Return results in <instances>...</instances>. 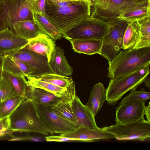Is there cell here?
Here are the masks:
<instances>
[{
  "mask_svg": "<svg viewBox=\"0 0 150 150\" xmlns=\"http://www.w3.org/2000/svg\"><path fill=\"white\" fill-rule=\"evenodd\" d=\"M27 85L40 88L52 93L58 97L61 96L66 91L67 87L63 88L38 80L33 76L26 77Z\"/></svg>",
  "mask_w": 150,
  "mask_h": 150,
  "instance_id": "obj_27",
  "label": "cell"
},
{
  "mask_svg": "<svg viewBox=\"0 0 150 150\" xmlns=\"http://www.w3.org/2000/svg\"><path fill=\"white\" fill-rule=\"evenodd\" d=\"M108 21L110 27L108 33L103 40L100 55L110 62L122 48L124 35L129 22L119 19Z\"/></svg>",
  "mask_w": 150,
  "mask_h": 150,
  "instance_id": "obj_7",
  "label": "cell"
},
{
  "mask_svg": "<svg viewBox=\"0 0 150 150\" xmlns=\"http://www.w3.org/2000/svg\"><path fill=\"white\" fill-rule=\"evenodd\" d=\"M110 27L109 21L98 17L90 16L62 33V37L67 39L103 40L108 33Z\"/></svg>",
  "mask_w": 150,
  "mask_h": 150,
  "instance_id": "obj_6",
  "label": "cell"
},
{
  "mask_svg": "<svg viewBox=\"0 0 150 150\" xmlns=\"http://www.w3.org/2000/svg\"><path fill=\"white\" fill-rule=\"evenodd\" d=\"M150 17V6L137 9L120 15L116 19L129 22L138 21Z\"/></svg>",
  "mask_w": 150,
  "mask_h": 150,
  "instance_id": "obj_31",
  "label": "cell"
},
{
  "mask_svg": "<svg viewBox=\"0 0 150 150\" xmlns=\"http://www.w3.org/2000/svg\"><path fill=\"white\" fill-rule=\"evenodd\" d=\"M104 3V0H96L93 5L96 6L100 8H102Z\"/></svg>",
  "mask_w": 150,
  "mask_h": 150,
  "instance_id": "obj_40",
  "label": "cell"
},
{
  "mask_svg": "<svg viewBox=\"0 0 150 150\" xmlns=\"http://www.w3.org/2000/svg\"><path fill=\"white\" fill-rule=\"evenodd\" d=\"M150 62L125 76L110 79L106 91V101L110 105L117 104L128 91L136 89L149 74Z\"/></svg>",
  "mask_w": 150,
  "mask_h": 150,
  "instance_id": "obj_4",
  "label": "cell"
},
{
  "mask_svg": "<svg viewBox=\"0 0 150 150\" xmlns=\"http://www.w3.org/2000/svg\"><path fill=\"white\" fill-rule=\"evenodd\" d=\"M33 19L38 24L43 33L53 40L61 39L62 33L45 17L38 13L33 12Z\"/></svg>",
  "mask_w": 150,
  "mask_h": 150,
  "instance_id": "obj_24",
  "label": "cell"
},
{
  "mask_svg": "<svg viewBox=\"0 0 150 150\" xmlns=\"http://www.w3.org/2000/svg\"><path fill=\"white\" fill-rule=\"evenodd\" d=\"M45 141L47 142H80L79 140L77 139L70 138L59 136L51 135L50 136L45 137Z\"/></svg>",
  "mask_w": 150,
  "mask_h": 150,
  "instance_id": "obj_35",
  "label": "cell"
},
{
  "mask_svg": "<svg viewBox=\"0 0 150 150\" xmlns=\"http://www.w3.org/2000/svg\"><path fill=\"white\" fill-rule=\"evenodd\" d=\"M35 105L39 115L54 133L70 132L80 127L60 117L54 112L52 107L38 104Z\"/></svg>",
  "mask_w": 150,
  "mask_h": 150,
  "instance_id": "obj_10",
  "label": "cell"
},
{
  "mask_svg": "<svg viewBox=\"0 0 150 150\" xmlns=\"http://www.w3.org/2000/svg\"><path fill=\"white\" fill-rule=\"evenodd\" d=\"M72 107L78 125L92 129L99 128L97 125L95 116L86 105L76 96L72 102Z\"/></svg>",
  "mask_w": 150,
  "mask_h": 150,
  "instance_id": "obj_19",
  "label": "cell"
},
{
  "mask_svg": "<svg viewBox=\"0 0 150 150\" xmlns=\"http://www.w3.org/2000/svg\"><path fill=\"white\" fill-rule=\"evenodd\" d=\"M67 39L70 42L72 49L76 52L90 55L96 54H100L103 44L102 40Z\"/></svg>",
  "mask_w": 150,
  "mask_h": 150,
  "instance_id": "obj_22",
  "label": "cell"
},
{
  "mask_svg": "<svg viewBox=\"0 0 150 150\" xmlns=\"http://www.w3.org/2000/svg\"><path fill=\"white\" fill-rule=\"evenodd\" d=\"M103 129L112 134L117 140L144 141L150 139V122L144 118L125 124L116 123Z\"/></svg>",
  "mask_w": 150,
  "mask_h": 150,
  "instance_id": "obj_8",
  "label": "cell"
},
{
  "mask_svg": "<svg viewBox=\"0 0 150 150\" xmlns=\"http://www.w3.org/2000/svg\"><path fill=\"white\" fill-rule=\"evenodd\" d=\"M34 77L40 80L63 88L67 87L73 81L72 77L56 74H46Z\"/></svg>",
  "mask_w": 150,
  "mask_h": 150,
  "instance_id": "obj_30",
  "label": "cell"
},
{
  "mask_svg": "<svg viewBox=\"0 0 150 150\" xmlns=\"http://www.w3.org/2000/svg\"><path fill=\"white\" fill-rule=\"evenodd\" d=\"M1 76L11 83L18 94L26 98L27 84L25 77L19 76L3 71H2Z\"/></svg>",
  "mask_w": 150,
  "mask_h": 150,
  "instance_id": "obj_29",
  "label": "cell"
},
{
  "mask_svg": "<svg viewBox=\"0 0 150 150\" xmlns=\"http://www.w3.org/2000/svg\"><path fill=\"white\" fill-rule=\"evenodd\" d=\"M3 55H0V76H1L2 70L0 68V65L2 59Z\"/></svg>",
  "mask_w": 150,
  "mask_h": 150,
  "instance_id": "obj_44",
  "label": "cell"
},
{
  "mask_svg": "<svg viewBox=\"0 0 150 150\" xmlns=\"http://www.w3.org/2000/svg\"><path fill=\"white\" fill-rule=\"evenodd\" d=\"M12 132H35L53 135L52 131L39 115L33 101L26 98L9 117Z\"/></svg>",
  "mask_w": 150,
  "mask_h": 150,
  "instance_id": "obj_1",
  "label": "cell"
},
{
  "mask_svg": "<svg viewBox=\"0 0 150 150\" xmlns=\"http://www.w3.org/2000/svg\"><path fill=\"white\" fill-rule=\"evenodd\" d=\"M49 64L55 74L68 77L72 75L73 69L65 58L63 50L59 46H56L50 57Z\"/></svg>",
  "mask_w": 150,
  "mask_h": 150,
  "instance_id": "obj_20",
  "label": "cell"
},
{
  "mask_svg": "<svg viewBox=\"0 0 150 150\" xmlns=\"http://www.w3.org/2000/svg\"><path fill=\"white\" fill-rule=\"evenodd\" d=\"M0 68L2 71L22 77L39 76L33 67L8 54L3 56Z\"/></svg>",
  "mask_w": 150,
  "mask_h": 150,
  "instance_id": "obj_14",
  "label": "cell"
},
{
  "mask_svg": "<svg viewBox=\"0 0 150 150\" xmlns=\"http://www.w3.org/2000/svg\"><path fill=\"white\" fill-rule=\"evenodd\" d=\"M52 39L44 33H41L36 37L28 40L24 47L40 54L46 56L49 62L51 55L56 47Z\"/></svg>",
  "mask_w": 150,
  "mask_h": 150,
  "instance_id": "obj_18",
  "label": "cell"
},
{
  "mask_svg": "<svg viewBox=\"0 0 150 150\" xmlns=\"http://www.w3.org/2000/svg\"><path fill=\"white\" fill-rule=\"evenodd\" d=\"M150 62V47L121 50L111 62H108V76L110 79L122 76Z\"/></svg>",
  "mask_w": 150,
  "mask_h": 150,
  "instance_id": "obj_3",
  "label": "cell"
},
{
  "mask_svg": "<svg viewBox=\"0 0 150 150\" xmlns=\"http://www.w3.org/2000/svg\"><path fill=\"white\" fill-rule=\"evenodd\" d=\"M10 127L9 117L0 119V132L8 130Z\"/></svg>",
  "mask_w": 150,
  "mask_h": 150,
  "instance_id": "obj_38",
  "label": "cell"
},
{
  "mask_svg": "<svg viewBox=\"0 0 150 150\" xmlns=\"http://www.w3.org/2000/svg\"><path fill=\"white\" fill-rule=\"evenodd\" d=\"M91 6L84 0L58 7L46 3L45 16L62 33L91 15Z\"/></svg>",
  "mask_w": 150,
  "mask_h": 150,
  "instance_id": "obj_2",
  "label": "cell"
},
{
  "mask_svg": "<svg viewBox=\"0 0 150 150\" xmlns=\"http://www.w3.org/2000/svg\"><path fill=\"white\" fill-rule=\"evenodd\" d=\"M77 0H46V3L58 7L70 5Z\"/></svg>",
  "mask_w": 150,
  "mask_h": 150,
  "instance_id": "obj_36",
  "label": "cell"
},
{
  "mask_svg": "<svg viewBox=\"0 0 150 150\" xmlns=\"http://www.w3.org/2000/svg\"><path fill=\"white\" fill-rule=\"evenodd\" d=\"M76 94L75 84L72 83L67 86L62 101L52 108L54 112L62 118L79 126L72 107V102Z\"/></svg>",
  "mask_w": 150,
  "mask_h": 150,
  "instance_id": "obj_13",
  "label": "cell"
},
{
  "mask_svg": "<svg viewBox=\"0 0 150 150\" xmlns=\"http://www.w3.org/2000/svg\"><path fill=\"white\" fill-rule=\"evenodd\" d=\"M137 21L139 27V38L133 48L150 47V17Z\"/></svg>",
  "mask_w": 150,
  "mask_h": 150,
  "instance_id": "obj_26",
  "label": "cell"
},
{
  "mask_svg": "<svg viewBox=\"0 0 150 150\" xmlns=\"http://www.w3.org/2000/svg\"><path fill=\"white\" fill-rule=\"evenodd\" d=\"M1 102V98H0V102Z\"/></svg>",
  "mask_w": 150,
  "mask_h": 150,
  "instance_id": "obj_47",
  "label": "cell"
},
{
  "mask_svg": "<svg viewBox=\"0 0 150 150\" xmlns=\"http://www.w3.org/2000/svg\"><path fill=\"white\" fill-rule=\"evenodd\" d=\"M46 1V0H35L32 5L33 12L45 16Z\"/></svg>",
  "mask_w": 150,
  "mask_h": 150,
  "instance_id": "obj_34",
  "label": "cell"
},
{
  "mask_svg": "<svg viewBox=\"0 0 150 150\" xmlns=\"http://www.w3.org/2000/svg\"><path fill=\"white\" fill-rule=\"evenodd\" d=\"M131 90L128 95L122 99L119 105L130 100H137L146 101L150 98V92L146 91L144 88L139 91H137L136 89Z\"/></svg>",
  "mask_w": 150,
  "mask_h": 150,
  "instance_id": "obj_33",
  "label": "cell"
},
{
  "mask_svg": "<svg viewBox=\"0 0 150 150\" xmlns=\"http://www.w3.org/2000/svg\"><path fill=\"white\" fill-rule=\"evenodd\" d=\"M149 6L150 0H110L107 8L105 10L92 6L90 16L109 21L116 19L123 13Z\"/></svg>",
  "mask_w": 150,
  "mask_h": 150,
  "instance_id": "obj_9",
  "label": "cell"
},
{
  "mask_svg": "<svg viewBox=\"0 0 150 150\" xmlns=\"http://www.w3.org/2000/svg\"><path fill=\"white\" fill-rule=\"evenodd\" d=\"M110 0H104L103 7L102 8H100L103 10L106 9L109 5Z\"/></svg>",
  "mask_w": 150,
  "mask_h": 150,
  "instance_id": "obj_41",
  "label": "cell"
},
{
  "mask_svg": "<svg viewBox=\"0 0 150 150\" xmlns=\"http://www.w3.org/2000/svg\"><path fill=\"white\" fill-rule=\"evenodd\" d=\"M60 136L70 138L77 139L80 142H93L100 140H107L115 138L112 134L102 128L92 129L83 127H80L73 131L60 134Z\"/></svg>",
  "mask_w": 150,
  "mask_h": 150,
  "instance_id": "obj_15",
  "label": "cell"
},
{
  "mask_svg": "<svg viewBox=\"0 0 150 150\" xmlns=\"http://www.w3.org/2000/svg\"></svg>",
  "mask_w": 150,
  "mask_h": 150,
  "instance_id": "obj_46",
  "label": "cell"
},
{
  "mask_svg": "<svg viewBox=\"0 0 150 150\" xmlns=\"http://www.w3.org/2000/svg\"><path fill=\"white\" fill-rule=\"evenodd\" d=\"M10 141H30L33 142H42L45 141V137L27 136L26 137H12V139L9 140Z\"/></svg>",
  "mask_w": 150,
  "mask_h": 150,
  "instance_id": "obj_37",
  "label": "cell"
},
{
  "mask_svg": "<svg viewBox=\"0 0 150 150\" xmlns=\"http://www.w3.org/2000/svg\"><path fill=\"white\" fill-rule=\"evenodd\" d=\"M12 31L22 38L29 40L43 33L38 24L34 20L18 21L12 25Z\"/></svg>",
  "mask_w": 150,
  "mask_h": 150,
  "instance_id": "obj_21",
  "label": "cell"
},
{
  "mask_svg": "<svg viewBox=\"0 0 150 150\" xmlns=\"http://www.w3.org/2000/svg\"><path fill=\"white\" fill-rule=\"evenodd\" d=\"M18 94L11 83L8 80L0 76V98L1 102Z\"/></svg>",
  "mask_w": 150,
  "mask_h": 150,
  "instance_id": "obj_32",
  "label": "cell"
},
{
  "mask_svg": "<svg viewBox=\"0 0 150 150\" xmlns=\"http://www.w3.org/2000/svg\"><path fill=\"white\" fill-rule=\"evenodd\" d=\"M139 38V27L137 21L129 22L123 40L122 49L133 48Z\"/></svg>",
  "mask_w": 150,
  "mask_h": 150,
  "instance_id": "obj_25",
  "label": "cell"
},
{
  "mask_svg": "<svg viewBox=\"0 0 150 150\" xmlns=\"http://www.w3.org/2000/svg\"><path fill=\"white\" fill-rule=\"evenodd\" d=\"M144 114L145 115L146 118V121L150 122V103L149 102L148 105L145 106L144 108Z\"/></svg>",
  "mask_w": 150,
  "mask_h": 150,
  "instance_id": "obj_39",
  "label": "cell"
},
{
  "mask_svg": "<svg viewBox=\"0 0 150 150\" xmlns=\"http://www.w3.org/2000/svg\"><path fill=\"white\" fill-rule=\"evenodd\" d=\"M106 91L103 84L100 82L96 83L92 87L86 105L95 116L101 110L106 100Z\"/></svg>",
  "mask_w": 150,
  "mask_h": 150,
  "instance_id": "obj_23",
  "label": "cell"
},
{
  "mask_svg": "<svg viewBox=\"0 0 150 150\" xmlns=\"http://www.w3.org/2000/svg\"><path fill=\"white\" fill-rule=\"evenodd\" d=\"M26 98L19 94L0 102V119L9 117Z\"/></svg>",
  "mask_w": 150,
  "mask_h": 150,
  "instance_id": "obj_28",
  "label": "cell"
},
{
  "mask_svg": "<svg viewBox=\"0 0 150 150\" xmlns=\"http://www.w3.org/2000/svg\"><path fill=\"white\" fill-rule=\"evenodd\" d=\"M145 101L135 100L119 105L116 108V123L125 124L144 118Z\"/></svg>",
  "mask_w": 150,
  "mask_h": 150,
  "instance_id": "obj_12",
  "label": "cell"
},
{
  "mask_svg": "<svg viewBox=\"0 0 150 150\" xmlns=\"http://www.w3.org/2000/svg\"><path fill=\"white\" fill-rule=\"evenodd\" d=\"M12 132L9 130H6L0 132V137L4 136L6 135H10Z\"/></svg>",
  "mask_w": 150,
  "mask_h": 150,
  "instance_id": "obj_42",
  "label": "cell"
},
{
  "mask_svg": "<svg viewBox=\"0 0 150 150\" xmlns=\"http://www.w3.org/2000/svg\"><path fill=\"white\" fill-rule=\"evenodd\" d=\"M145 85L149 89L150 88V79L149 77H147L144 82Z\"/></svg>",
  "mask_w": 150,
  "mask_h": 150,
  "instance_id": "obj_43",
  "label": "cell"
},
{
  "mask_svg": "<svg viewBox=\"0 0 150 150\" xmlns=\"http://www.w3.org/2000/svg\"><path fill=\"white\" fill-rule=\"evenodd\" d=\"M4 54L3 52L0 50V55H3Z\"/></svg>",
  "mask_w": 150,
  "mask_h": 150,
  "instance_id": "obj_45",
  "label": "cell"
},
{
  "mask_svg": "<svg viewBox=\"0 0 150 150\" xmlns=\"http://www.w3.org/2000/svg\"><path fill=\"white\" fill-rule=\"evenodd\" d=\"M35 0H0V31H12L16 22L33 19L32 5Z\"/></svg>",
  "mask_w": 150,
  "mask_h": 150,
  "instance_id": "obj_5",
  "label": "cell"
},
{
  "mask_svg": "<svg viewBox=\"0 0 150 150\" xmlns=\"http://www.w3.org/2000/svg\"><path fill=\"white\" fill-rule=\"evenodd\" d=\"M28 40L20 37L7 28L0 31V50L8 54L24 47Z\"/></svg>",
  "mask_w": 150,
  "mask_h": 150,
  "instance_id": "obj_17",
  "label": "cell"
},
{
  "mask_svg": "<svg viewBox=\"0 0 150 150\" xmlns=\"http://www.w3.org/2000/svg\"><path fill=\"white\" fill-rule=\"evenodd\" d=\"M6 54L33 67L39 76L46 74H55L51 67L46 56L24 47Z\"/></svg>",
  "mask_w": 150,
  "mask_h": 150,
  "instance_id": "obj_11",
  "label": "cell"
},
{
  "mask_svg": "<svg viewBox=\"0 0 150 150\" xmlns=\"http://www.w3.org/2000/svg\"><path fill=\"white\" fill-rule=\"evenodd\" d=\"M65 92L61 96L58 97L44 89L27 85L26 98L35 104L52 107L62 101Z\"/></svg>",
  "mask_w": 150,
  "mask_h": 150,
  "instance_id": "obj_16",
  "label": "cell"
}]
</instances>
